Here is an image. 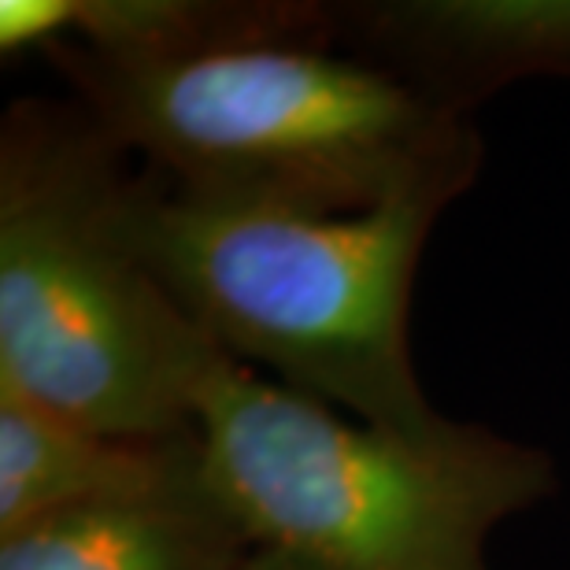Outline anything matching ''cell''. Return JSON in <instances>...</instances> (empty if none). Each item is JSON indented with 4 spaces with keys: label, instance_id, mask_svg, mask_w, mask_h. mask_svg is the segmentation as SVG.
I'll use <instances>...</instances> for the list:
<instances>
[{
    "label": "cell",
    "instance_id": "cell-1",
    "mask_svg": "<svg viewBox=\"0 0 570 570\" xmlns=\"http://www.w3.org/2000/svg\"><path fill=\"white\" fill-rule=\"evenodd\" d=\"M105 141L145 153L212 204L363 212L419 186H466L478 145L449 108L296 30L156 56L60 49Z\"/></svg>",
    "mask_w": 570,
    "mask_h": 570
},
{
    "label": "cell",
    "instance_id": "cell-2",
    "mask_svg": "<svg viewBox=\"0 0 570 570\" xmlns=\"http://www.w3.org/2000/svg\"><path fill=\"white\" fill-rule=\"evenodd\" d=\"M419 186L363 212H289L130 189V226L186 315L245 367L363 426L441 438L407 356V301L441 208Z\"/></svg>",
    "mask_w": 570,
    "mask_h": 570
},
{
    "label": "cell",
    "instance_id": "cell-3",
    "mask_svg": "<svg viewBox=\"0 0 570 570\" xmlns=\"http://www.w3.org/2000/svg\"><path fill=\"white\" fill-rule=\"evenodd\" d=\"M197 449L245 541L307 570H489L493 527L552 493L538 449L460 423L363 426L230 356L200 390Z\"/></svg>",
    "mask_w": 570,
    "mask_h": 570
},
{
    "label": "cell",
    "instance_id": "cell-4",
    "mask_svg": "<svg viewBox=\"0 0 570 570\" xmlns=\"http://www.w3.org/2000/svg\"><path fill=\"white\" fill-rule=\"evenodd\" d=\"M94 148L19 127L0 170V385L122 441H186L226 352L186 315Z\"/></svg>",
    "mask_w": 570,
    "mask_h": 570
},
{
    "label": "cell",
    "instance_id": "cell-5",
    "mask_svg": "<svg viewBox=\"0 0 570 570\" xmlns=\"http://www.w3.org/2000/svg\"><path fill=\"white\" fill-rule=\"evenodd\" d=\"M200 485L197 433L164 444L108 438L0 385V533L63 511L141 504Z\"/></svg>",
    "mask_w": 570,
    "mask_h": 570
},
{
    "label": "cell",
    "instance_id": "cell-6",
    "mask_svg": "<svg viewBox=\"0 0 570 570\" xmlns=\"http://www.w3.org/2000/svg\"><path fill=\"white\" fill-rule=\"evenodd\" d=\"M248 552L253 544L204 485L0 533V570H237Z\"/></svg>",
    "mask_w": 570,
    "mask_h": 570
},
{
    "label": "cell",
    "instance_id": "cell-7",
    "mask_svg": "<svg viewBox=\"0 0 570 570\" xmlns=\"http://www.w3.org/2000/svg\"><path fill=\"white\" fill-rule=\"evenodd\" d=\"M407 52L449 71H570V0H449L404 4L382 19Z\"/></svg>",
    "mask_w": 570,
    "mask_h": 570
},
{
    "label": "cell",
    "instance_id": "cell-8",
    "mask_svg": "<svg viewBox=\"0 0 570 570\" xmlns=\"http://www.w3.org/2000/svg\"><path fill=\"white\" fill-rule=\"evenodd\" d=\"M67 30V0H4L0 4V49L8 56L38 45H60Z\"/></svg>",
    "mask_w": 570,
    "mask_h": 570
},
{
    "label": "cell",
    "instance_id": "cell-9",
    "mask_svg": "<svg viewBox=\"0 0 570 570\" xmlns=\"http://www.w3.org/2000/svg\"><path fill=\"white\" fill-rule=\"evenodd\" d=\"M237 570H307V567L296 563L293 556L267 552V549H253V552H248V560L237 567Z\"/></svg>",
    "mask_w": 570,
    "mask_h": 570
}]
</instances>
